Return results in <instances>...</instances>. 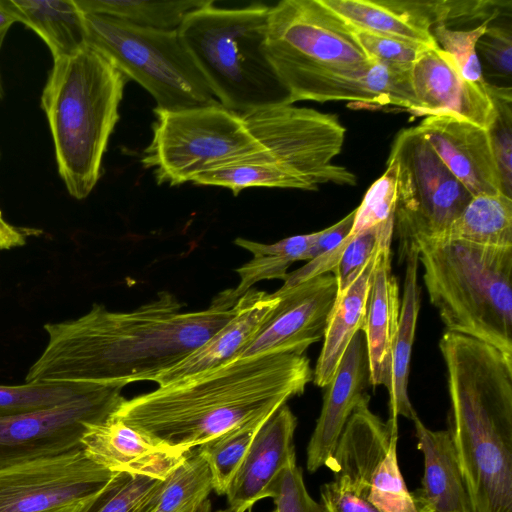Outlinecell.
I'll return each mask as SVG.
<instances>
[{
  "label": "cell",
  "instance_id": "obj_37",
  "mask_svg": "<svg viewBox=\"0 0 512 512\" xmlns=\"http://www.w3.org/2000/svg\"><path fill=\"white\" fill-rule=\"evenodd\" d=\"M397 203V165L388 158L385 172L367 190L355 217L349 235L373 228L395 217Z\"/></svg>",
  "mask_w": 512,
  "mask_h": 512
},
{
  "label": "cell",
  "instance_id": "obj_16",
  "mask_svg": "<svg viewBox=\"0 0 512 512\" xmlns=\"http://www.w3.org/2000/svg\"><path fill=\"white\" fill-rule=\"evenodd\" d=\"M472 197L504 194L488 130L452 115H430L417 126Z\"/></svg>",
  "mask_w": 512,
  "mask_h": 512
},
{
  "label": "cell",
  "instance_id": "obj_40",
  "mask_svg": "<svg viewBox=\"0 0 512 512\" xmlns=\"http://www.w3.org/2000/svg\"><path fill=\"white\" fill-rule=\"evenodd\" d=\"M352 32L370 58L399 66L411 67L419 55L431 47L354 28Z\"/></svg>",
  "mask_w": 512,
  "mask_h": 512
},
{
  "label": "cell",
  "instance_id": "obj_41",
  "mask_svg": "<svg viewBox=\"0 0 512 512\" xmlns=\"http://www.w3.org/2000/svg\"><path fill=\"white\" fill-rule=\"evenodd\" d=\"M479 48L485 60L500 76H510L512 71V35L501 26L487 27L479 38Z\"/></svg>",
  "mask_w": 512,
  "mask_h": 512
},
{
  "label": "cell",
  "instance_id": "obj_25",
  "mask_svg": "<svg viewBox=\"0 0 512 512\" xmlns=\"http://www.w3.org/2000/svg\"><path fill=\"white\" fill-rule=\"evenodd\" d=\"M379 249L353 283L336 297L326 323L322 349L313 370L312 381L319 387L324 388L330 382L352 338L363 328Z\"/></svg>",
  "mask_w": 512,
  "mask_h": 512
},
{
  "label": "cell",
  "instance_id": "obj_9",
  "mask_svg": "<svg viewBox=\"0 0 512 512\" xmlns=\"http://www.w3.org/2000/svg\"><path fill=\"white\" fill-rule=\"evenodd\" d=\"M152 140L142 164L158 185L192 182L201 173L239 162L264 150L241 114L220 103L181 109H154Z\"/></svg>",
  "mask_w": 512,
  "mask_h": 512
},
{
  "label": "cell",
  "instance_id": "obj_24",
  "mask_svg": "<svg viewBox=\"0 0 512 512\" xmlns=\"http://www.w3.org/2000/svg\"><path fill=\"white\" fill-rule=\"evenodd\" d=\"M413 422L424 457L422 486L411 493L418 512H472L449 432L427 428L418 416Z\"/></svg>",
  "mask_w": 512,
  "mask_h": 512
},
{
  "label": "cell",
  "instance_id": "obj_34",
  "mask_svg": "<svg viewBox=\"0 0 512 512\" xmlns=\"http://www.w3.org/2000/svg\"><path fill=\"white\" fill-rule=\"evenodd\" d=\"M107 384L37 381L0 385V418L52 408L87 396Z\"/></svg>",
  "mask_w": 512,
  "mask_h": 512
},
{
  "label": "cell",
  "instance_id": "obj_17",
  "mask_svg": "<svg viewBox=\"0 0 512 512\" xmlns=\"http://www.w3.org/2000/svg\"><path fill=\"white\" fill-rule=\"evenodd\" d=\"M421 115H452L488 129L496 117L486 89L467 81L451 55L438 44L426 48L411 67Z\"/></svg>",
  "mask_w": 512,
  "mask_h": 512
},
{
  "label": "cell",
  "instance_id": "obj_2",
  "mask_svg": "<svg viewBox=\"0 0 512 512\" xmlns=\"http://www.w3.org/2000/svg\"><path fill=\"white\" fill-rule=\"evenodd\" d=\"M313 379L305 354L269 353L226 363L125 399L113 417L160 443L192 450L270 418Z\"/></svg>",
  "mask_w": 512,
  "mask_h": 512
},
{
  "label": "cell",
  "instance_id": "obj_29",
  "mask_svg": "<svg viewBox=\"0 0 512 512\" xmlns=\"http://www.w3.org/2000/svg\"><path fill=\"white\" fill-rule=\"evenodd\" d=\"M441 239L512 247V198L504 194L472 197Z\"/></svg>",
  "mask_w": 512,
  "mask_h": 512
},
{
  "label": "cell",
  "instance_id": "obj_10",
  "mask_svg": "<svg viewBox=\"0 0 512 512\" xmlns=\"http://www.w3.org/2000/svg\"><path fill=\"white\" fill-rule=\"evenodd\" d=\"M388 158L397 165L394 228L403 260L417 239H441L472 196L416 126L397 133Z\"/></svg>",
  "mask_w": 512,
  "mask_h": 512
},
{
  "label": "cell",
  "instance_id": "obj_43",
  "mask_svg": "<svg viewBox=\"0 0 512 512\" xmlns=\"http://www.w3.org/2000/svg\"><path fill=\"white\" fill-rule=\"evenodd\" d=\"M355 217V209L334 225L316 232V237L305 253L304 260H313L340 245L349 235Z\"/></svg>",
  "mask_w": 512,
  "mask_h": 512
},
{
  "label": "cell",
  "instance_id": "obj_27",
  "mask_svg": "<svg viewBox=\"0 0 512 512\" xmlns=\"http://www.w3.org/2000/svg\"><path fill=\"white\" fill-rule=\"evenodd\" d=\"M19 22L33 30L53 60L86 45L84 14L74 0H13Z\"/></svg>",
  "mask_w": 512,
  "mask_h": 512
},
{
  "label": "cell",
  "instance_id": "obj_18",
  "mask_svg": "<svg viewBox=\"0 0 512 512\" xmlns=\"http://www.w3.org/2000/svg\"><path fill=\"white\" fill-rule=\"evenodd\" d=\"M370 368L364 333L352 338L330 382L324 387L323 405L307 446V470L326 466L349 417L368 396Z\"/></svg>",
  "mask_w": 512,
  "mask_h": 512
},
{
  "label": "cell",
  "instance_id": "obj_44",
  "mask_svg": "<svg viewBox=\"0 0 512 512\" xmlns=\"http://www.w3.org/2000/svg\"><path fill=\"white\" fill-rule=\"evenodd\" d=\"M26 237L24 230L8 223L0 211V250L24 246Z\"/></svg>",
  "mask_w": 512,
  "mask_h": 512
},
{
  "label": "cell",
  "instance_id": "obj_38",
  "mask_svg": "<svg viewBox=\"0 0 512 512\" xmlns=\"http://www.w3.org/2000/svg\"><path fill=\"white\" fill-rule=\"evenodd\" d=\"M488 27V21L471 30H454L444 24L432 28V35L438 46L451 55L460 69L462 76L469 82L486 89L476 45Z\"/></svg>",
  "mask_w": 512,
  "mask_h": 512
},
{
  "label": "cell",
  "instance_id": "obj_13",
  "mask_svg": "<svg viewBox=\"0 0 512 512\" xmlns=\"http://www.w3.org/2000/svg\"><path fill=\"white\" fill-rule=\"evenodd\" d=\"M121 390L104 385L52 408L0 418V468L82 448L88 426L108 418L125 400Z\"/></svg>",
  "mask_w": 512,
  "mask_h": 512
},
{
  "label": "cell",
  "instance_id": "obj_35",
  "mask_svg": "<svg viewBox=\"0 0 512 512\" xmlns=\"http://www.w3.org/2000/svg\"><path fill=\"white\" fill-rule=\"evenodd\" d=\"M269 418H261L235 428L197 447L211 474L212 490L225 495L259 429Z\"/></svg>",
  "mask_w": 512,
  "mask_h": 512
},
{
  "label": "cell",
  "instance_id": "obj_31",
  "mask_svg": "<svg viewBox=\"0 0 512 512\" xmlns=\"http://www.w3.org/2000/svg\"><path fill=\"white\" fill-rule=\"evenodd\" d=\"M194 184L228 188L238 195L249 187H277L314 191V189L276 164L265 150L242 158L239 162L205 171Z\"/></svg>",
  "mask_w": 512,
  "mask_h": 512
},
{
  "label": "cell",
  "instance_id": "obj_36",
  "mask_svg": "<svg viewBox=\"0 0 512 512\" xmlns=\"http://www.w3.org/2000/svg\"><path fill=\"white\" fill-rule=\"evenodd\" d=\"M496 117L487 129L498 165L504 195L512 198V94L510 87H498L487 82Z\"/></svg>",
  "mask_w": 512,
  "mask_h": 512
},
{
  "label": "cell",
  "instance_id": "obj_50",
  "mask_svg": "<svg viewBox=\"0 0 512 512\" xmlns=\"http://www.w3.org/2000/svg\"><path fill=\"white\" fill-rule=\"evenodd\" d=\"M272 512H276V510H273Z\"/></svg>",
  "mask_w": 512,
  "mask_h": 512
},
{
  "label": "cell",
  "instance_id": "obj_12",
  "mask_svg": "<svg viewBox=\"0 0 512 512\" xmlns=\"http://www.w3.org/2000/svg\"><path fill=\"white\" fill-rule=\"evenodd\" d=\"M369 400L368 395L349 417L326 467L381 512H418L397 460V420L384 422Z\"/></svg>",
  "mask_w": 512,
  "mask_h": 512
},
{
  "label": "cell",
  "instance_id": "obj_46",
  "mask_svg": "<svg viewBox=\"0 0 512 512\" xmlns=\"http://www.w3.org/2000/svg\"><path fill=\"white\" fill-rule=\"evenodd\" d=\"M191 512H212V503L208 498L196 508H194Z\"/></svg>",
  "mask_w": 512,
  "mask_h": 512
},
{
  "label": "cell",
  "instance_id": "obj_3",
  "mask_svg": "<svg viewBox=\"0 0 512 512\" xmlns=\"http://www.w3.org/2000/svg\"><path fill=\"white\" fill-rule=\"evenodd\" d=\"M449 429L472 512H512V356L446 331Z\"/></svg>",
  "mask_w": 512,
  "mask_h": 512
},
{
  "label": "cell",
  "instance_id": "obj_11",
  "mask_svg": "<svg viewBox=\"0 0 512 512\" xmlns=\"http://www.w3.org/2000/svg\"><path fill=\"white\" fill-rule=\"evenodd\" d=\"M242 117L249 133L273 161L314 191L321 184L356 185L355 174L333 162L346 134L338 115L282 104Z\"/></svg>",
  "mask_w": 512,
  "mask_h": 512
},
{
  "label": "cell",
  "instance_id": "obj_4",
  "mask_svg": "<svg viewBox=\"0 0 512 512\" xmlns=\"http://www.w3.org/2000/svg\"><path fill=\"white\" fill-rule=\"evenodd\" d=\"M128 78L87 44L53 60L41 94L58 173L77 200L96 186Z\"/></svg>",
  "mask_w": 512,
  "mask_h": 512
},
{
  "label": "cell",
  "instance_id": "obj_7",
  "mask_svg": "<svg viewBox=\"0 0 512 512\" xmlns=\"http://www.w3.org/2000/svg\"><path fill=\"white\" fill-rule=\"evenodd\" d=\"M265 53L291 104L313 101L329 78L372 60L350 25L321 0H282L270 6Z\"/></svg>",
  "mask_w": 512,
  "mask_h": 512
},
{
  "label": "cell",
  "instance_id": "obj_6",
  "mask_svg": "<svg viewBox=\"0 0 512 512\" xmlns=\"http://www.w3.org/2000/svg\"><path fill=\"white\" fill-rule=\"evenodd\" d=\"M214 3L190 12L178 33L218 102L241 115L291 104L265 53L270 6Z\"/></svg>",
  "mask_w": 512,
  "mask_h": 512
},
{
  "label": "cell",
  "instance_id": "obj_30",
  "mask_svg": "<svg viewBox=\"0 0 512 512\" xmlns=\"http://www.w3.org/2000/svg\"><path fill=\"white\" fill-rule=\"evenodd\" d=\"M83 13L155 30H178L185 17L214 0H74Z\"/></svg>",
  "mask_w": 512,
  "mask_h": 512
},
{
  "label": "cell",
  "instance_id": "obj_21",
  "mask_svg": "<svg viewBox=\"0 0 512 512\" xmlns=\"http://www.w3.org/2000/svg\"><path fill=\"white\" fill-rule=\"evenodd\" d=\"M274 293L250 289L237 301L233 317L201 346L173 367L159 374L153 382L169 384L216 367L238 356L255 337L279 303Z\"/></svg>",
  "mask_w": 512,
  "mask_h": 512
},
{
  "label": "cell",
  "instance_id": "obj_49",
  "mask_svg": "<svg viewBox=\"0 0 512 512\" xmlns=\"http://www.w3.org/2000/svg\"><path fill=\"white\" fill-rule=\"evenodd\" d=\"M3 97H4V88H3L1 74H0V98L2 99Z\"/></svg>",
  "mask_w": 512,
  "mask_h": 512
},
{
  "label": "cell",
  "instance_id": "obj_22",
  "mask_svg": "<svg viewBox=\"0 0 512 512\" xmlns=\"http://www.w3.org/2000/svg\"><path fill=\"white\" fill-rule=\"evenodd\" d=\"M400 290L392 273L391 243L378 252L371 278L362 332L365 336L370 385L389 386L393 346L400 317Z\"/></svg>",
  "mask_w": 512,
  "mask_h": 512
},
{
  "label": "cell",
  "instance_id": "obj_42",
  "mask_svg": "<svg viewBox=\"0 0 512 512\" xmlns=\"http://www.w3.org/2000/svg\"><path fill=\"white\" fill-rule=\"evenodd\" d=\"M320 493L324 512H381L346 484L334 479L324 484Z\"/></svg>",
  "mask_w": 512,
  "mask_h": 512
},
{
  "label": "cell",
  "instance_id": "obj_23",
  "mask_svg": "<svg viewBox=\"0 0 512 512\" xmlns=\"http://www.w3.org/2000/svg\"><path fill=\"white\" fill-rule=\"evenodd\" d=\"M352 28L426 46L437 45L436 1L321 0Z\"/></svg>",
  "mask_w": 512,
  "mask_h": 512
},
{
  "label": "cell",
  "instance_id": "obj_39",
  "mask_svg": "<svg viewBox=\"0 0 512 512\" xmlns=\"http://www.w3.org/2000/svg\"><path fill=\"white\" fill-rule=\"evenodd\" d=\"M269 498L273 499L276 512H324L321 503L309 495L296 462L281 472L271 487Z\"/></svg>",
  "mask_w": 512,
  "mask_h": 512
},
{
  "label": "cell",
  "instance_id": "obj_33",
  "mask_svg": "<svg viewBox=\"0 0 512 512\" xmlns=\"http://www.w3.org/2000/svg\"><path fill=\"white\" fill-rule=\"evenodd\" d=\"M162 482L149 476L117 472L100 490L79 501L71 512H148Z\"/></svg>",
  "mask_w": 512,
  "mask_h": 512
},
{
  "label": "cell",
  "instance_id": "obj_28",
  "mask_svg": "<svg viewBox=\"0 0 512 512\" xmlns=\"http://www.w3.org/2000/svg\"><path fill=\"white\" fill-rule=\"evenodd\" d=\"M316 232L284 238L272 244H265L238 237L235 245L249 251L252 258L236 269L240 281L236 288L220 292L215 298L229 306L259 281L285 280L288 268L296 261L304 260L305 253L312 245Z\"/></svg>",
  "mask_w": 512,
  "mask_h": 512
},
{
  "label": "cell",
  "instance_id": "obj_20",
  "mask_svg": "<svg viewBox=\"0 0 512 512\" xmlns=\"http://www.w3.org/2000/svg\"><path fill=\"white\" fill-rule=\"evenodd\" d=\"M297 418L285 404L262 425L226 492L229 508L245 512L269 497L281 472L296 462Z\"/></svg>",
  "mask_w": 512,
  "mask_h": 512
},
{
  "label": "cell",
  "instance_id": "obj_48",
  "mask_svg": "<svg viewBox=\"0 0 512 512\" xmlns=\"http://www.w3.org/2000/svg\"><path fill=\"white\" fill-rule=\"evenodd\" d=\"M215 512H245V511L242 509H232V508L228 507L226 509L217 510Z\"/></svg>",
  "mask_w": 512,
  "mask_h": 512
},
{
  "label": "cell",
  "instance_id": "obj_19",
  "mask_svg": "<svg viewBox=\"0 0 512 512\" xmlns=\"http://www.w3.org/2000/svg\"><path fill=\"white\" fill-rule=\"evenodd\" d=\"M112 414L88 426L81 439L85 454L112 473L126 472L164 480L191 452L155 441Z\"/></svg>",
  "mask_w": 512,
  "mask_h": 512
},
{
  "label": "cell",
  "instance_id": "obj_32",
  "mask_svg": "<svg viewBox=\"0 0 512 512\" xmlns=\"http://www.w3.org/2000/svg\"><path fill=\"white\" fill-rule=\"evenodd\" d=\"M212 491L208 464L197 449L190 452L163 480L153 507L148 512H191Z\"/></svg>",
  "mask_w": 512,
  "mask_h": 512
},
{
  "label": "cell",
  "instance_id": "obj_8",
  "mask_svg": "<svg viewBox=\"0 0 512 512\" xmlns=\"http://www.w3.org/2000/svg\"><path fill=\"white\" fill-rule=\"evenodd\" d=\"M83 14L86 44L147 90L156 108L219 103L178 30L142 28L103 15Z\"/></svg>",
  "mask_w": 512,
  "mask_h": 512
},
{
  "label": "cell",
  "instance_id": "obj_47",
  "mask_svg": "<svg viewBox=\"0 0 512 512\" xmlns=\"http://www.w3.org/2000/svg\"><path fill=\"white\" fill-rule=\"evenodd\" d=\"M77 503L78 502L71 504V505L63 506V507H60L57 509H53V510H50L47 512H71Z\"/></svg>",
  "mask_w": 512,
  "mask_h": 512
},
{
  "label": "cell",
  "instance_id": "obj_14",
  "mask_svg": "<svg viewBox=\"0 0 512 512\" xmlns=\"http://www.w3.org/2000/svg\"><path fill=\"white\" fill-rule=\"evenodd\" d=\"M114 473L82 448L0 468V512H47L100 490Z\"/></svg>",
  "mask_w": 512,
  "mask_h": 512
},
{
  "label": "cell",
  "instance_id": "obj_15",
  "mask_svg": "<svg viewBox=\"0 0 512 512\" xmlns=\"http://www.w3.org/2000/svg\"><path fill=\"white\" fill-rule=\"evenodd\" d=\"M279 303L255 337L237 357L269 353L304 354L324 336L337 297L332 273L274 292Z\"/></svg>",
  "mask_w": 512,
  "mask_h": 512
},
{
  "label": "cell",
  "instance_id": "obj_45",
  "mask_svg": "<svg viewBox=\"0 0 512 512\" xmlns=\"http://www.w3.org/2000/svg\"><path fill=\"white\" fill-rule=\"evenodd\" d=\"M15 22H19V18L13 0H0V49L10 27Z\"/></svg>",
  "mask_w": 512,
  "mask_h": 512
},
{
  "label": "cell",
  "instance_id": "obj_1",
  "mask_svg": "<svg viewBox=\"0 0 512 512\" xmlns=\"http://www.w3.org/2000/svg\"><path fill=\"white\" fill-rule=\"evenodd\" d=\"M168 291L126 312L93 304L84 315L46 323L47 344L25 382H90L124 387L151 381L201 346L237 310L215 298L206 309L183 312Z\"/></svg>",
  "mask_w": 512,
  "mask_h": 512
},
{
  "label": "cell",
  "instance_id": "obj_5",
  "mask_svg": "<svg viewBox=\"0 0 512 512\" xmlns=\"http://www.w3.org/2000/svg\"><path fill=\"white\" fill-rule=\"evenodd\" d=\"M411 244L424 269L429 300L447 331L512 356V247L448 239Z\"/></svg>",
  "mask_w": 512,
  "mask_h": 512
},
{
  "label": "cell",
  "instance_id": "obj_26",
  "mask_svg": "<svg viewBox=\"0 0 512 512\" xmlns=\"http://www.w3.org/2000/svg\"><path fill=\"white\" fill-rule=\"evenodd\" d=\"M406 270L400 305V317L393 346L389 394V419L398 416L413 421L417 416L408 395V378L416 324L420 309V288L417 282L418 253L411 244L404 256Z\"/></svg>",
  "mask_w": 512,
  "mask_h": 512
}]
</instances>
